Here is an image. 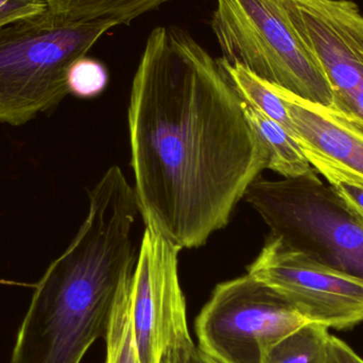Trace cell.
<instances>
[{"label":"cell","instance_id":"6da1fadb","mask_svg":"<svg viewBox=\"0 0 363 363\" xmlns=\"http://www.w3.org/2000/svg\"><path fill=\"white\" fill-rule=\"evenodd\" d=\"M131 167L146 228L196 249L268 169L262 138L217 59L176 26L151 31L132 82Z\"/></svg>","mask_w":363,"mask_h":363},{"label":"cell","instance_id":"7a4b0ae2","mask_svg":"<svg viewBox=\"0 0 363 363\" xmlns=\"http://www.w3.org/2000/svg\"><path fill=\"white\" fill-rule=\"evenodd\" d=\"M134 187L112 166L89 192V213L66 251L35 285L10 363H81L108 333L135 271Z\"/></svg>","mask_w":363,"mask_h":363},{"label":"cell","instance_id":"3957f363","mask_svg":"<svg viewBox=\"0 0 363 363\" xmlns=\"http://www.w3.org/2000/svg\"><path fill=\"white\" fill-rule=\"evenodd\" d=\"M118 23L69 21L48 12L0 28V121L19 125L69 94L67 74L77 60Z\"/></svg>","mask_w":363,"mask_h":363},{"label":"cell","instance_id":"277c9868","mask_svg":"<svg viewBox=\"0 0 363 363\" xmlns=\"http://www.w3.org/2000/svg\"><path fill=\"white\" fill-rule=\"evenodd\" d=\"M245 201L270 236L326 268L363 281V222L313 170L296 179H256Z\"/></svg>","mask_w":363,"mask_h":363},{"label":"cell","instance_id":"5b68a950","mask_svg":"<svg viewBox=\"0 0 363 363\" xmlns=\"http://www.w3.org/2000/svg\"><path fill=\"white\" fill-rule=\"evenodd\" d=\"M211 28L226 63L309 104L332 106L328 78L292 28L281 0H216Z\"/></svg>","mask_w":363,"mask_h":363},{"label":"cell","instance_id":"8992f818","mask_svg":"<svg viewBox=\"0 0 363 363\" xmlns=\"http://www.w3.org/2000/svg\"><path fill=\"white\" fill-rule=\"evenodd\" d=\"M306 323L285 296L245 274L217 285L194 328L213 362L262 363L269 347Z\"/></svg>","mask_w":363,"mask_h":363},{"label":"cell","instance_id":"52a82bcc","mask_svg":"<svg viewBox=\"0 0 363 363\" xmlns=\"http://www.w3.org/2000/svg\"><path fill=\"white\" fill-rule=\"evenodd\" d=\"M332 89L328 110L363 135V15L352 0H281Z\"/></svg>","mask_w":363,"mask_h":363},{"label":"cell","instance_id":"ba28073f","mask_svg":"<svg viewBox=\"0 0 363 363\" xmlns=\"http://www.w3.org/2000/svg\"><path fill=\"white\" fill-rule=\"evenodd\" d=\"M181 249L146 228L132 287L134 334L142 363H174L196 347L179 279Z\"/></svg>","mask_w":363,"mask_h":363},{"label":"cell","instance_id":"9c48e42d","mask_svg":"<svg viewBox=\"0 0 363 363\" xmlns=\"http://www.w3.org/2000/svg\"><path fill=\"white\" fill-rule=\"evenodd\" d=\"M247 274L285 296L309 322L349 330L363 322V281L322 266L269 236Z\"/></svg>","mask_w":363,"mask_h":363},{"label":"cell","instance_id":"30bf717a","mask_svg":"<svg viewBox=\"0 0 363 363\" xmlns=\"http://www.w3.org/2000/svg\"><path fill=\"white\" fill-rule=\"evenodd\" d=\"M271 87L283 99L294 138L313 169L328 182L345 180L363 187L362 134L328 108L304 101L274 85Z\"/></svg>","mask_w":363,"mask_h":363},{"label":"cell","instance_id":"8fae6325","mask_svg":"<svg viewBox=\"0 0 363 363\" xmlns=\"http://www.w3.org/2000/svg\"><path fill=\"white\" fill-rule=\"evenodd\" d=\"M245 112L266 147L268 169L281 174L284 179L301 178L315 170L296 138L281 125L247 104Z\"/></svg>","mask_w":363,"mask_h":363},{"label":"cell","instance_id":"7c38bea8","mask_svg":"<svg viewBox=\"0 0 363 363\" xmlns=\"http://www.w3.org/2000/svg\"><path fill=\"white\" fill-rule=\"evenodd\" d=\"M47 12L69 21L111 19L129 25L170 0H44Z\"/></svg>","mask_w":363,"mask_h":363},{"label":"cell","instance_id":"4fadbf2b","mask_svg":"<svg viewBox=\"0 0 363 363\" xmlns=\"http://www.w3.org/2000/svg\"><path fill=\"white\" fill-rule=\"evenodd\" d=\"M217 60L241 99L247 106L260 111L269 118L277 121L294 138L292 121L289 118L285 104L283 99L273 91L271 85L260 80L240 66L230 65L221 57Z\"/></svg>","mask_w":363,"mask_h":363},{"label":"cell","instance_id":"5bb4252c","mask_svg":"<svg viewBox=\"0 0 363 363\" xmlns=\"http://www.w3.org/2000/svg\"><path fill=\"white\" fill-rule=\"evenodd\" d=\"M328 330L306 323L269 347L262 363H326Z\"/></svg>","mask_w":363,"mask_h":363},{"label":"cell","instance_id":"9a60e30c","mask_svg":"<svg viewBox=\"0 0 363 363\" xmlns=\"http://www.w3.org/2000/svg\"><path fill=\"white\" fill-rule=\"evenodd\" d=\"M132 287L133 279L123 288L113 308L108 333L104 337L106 343L104 363H142L134 334Z\"/></svg>","mask_w":363,"mask_h":363},{"label":"cell","instance_id":"2e32d148","mask_svg":"<svg viewBox=\"0 0 363 363\" xmlns=\"http://www.w3.org/2000/svg\"><path fill=\"white\" fill-rule=\"evenodd\" d=\"M108 72L106 66L91 57L77 60L67 74L69 94L79 98H95L108 86Z\"/></svg>","mask_w":363,"mask_h":363},{"label":"cell","instance_id":"e0dca14e","mask_svg":"<svg viewBox=\"0 0 363 363\" xmlns=\"http://www.w3.org/2000/svg\"><path fill=\"white\" fill-rule=\"evenodd\" d=\"M46 11L44 0H0V28Z\"/></svg>","mask_w":363,"mask_h":363},{"label":"cell","instance_id":"ac0fdd59","mask_svg":"<svg viewBox=\"0 0 363 363\" xmlns=\"http://www.w3.org/2000/svg\"><path fill=\"white\" fill-rule=\"evenodd\" d=\"M328 185L347 205V208L363 222V187L345 180H330Z\"/></svg>","mask_w":363,"mask_h":363},{"label":"cell","instance_id":"d6986e66","mask_svg":"<svg viewBox=\"0 0 363 363\" xmlns=\"http://www.w3.org/2000/svg\"><path fill=\"white\" fill-rule=\"evenodd\" d=\"M326 363H363V359L347 343L334 335H330Z\"/></svg>","mask_w":363,"mask_h":363},{"label":"cell","instance_id":"ffe728a7","mask_svg":"<svg viewBox=\"0 0 363 363\" xmlns=\"http://www.w3.org/2000/svg\"><path fill=\"white\" fill-rule=\"evenodd\" d=\"M174 363H217L208 357L206 354L203 353L198 347L192 350L191 353L185 359Z\"/></svg>","mask_w":363,"mask_h":363}]
</instances>
